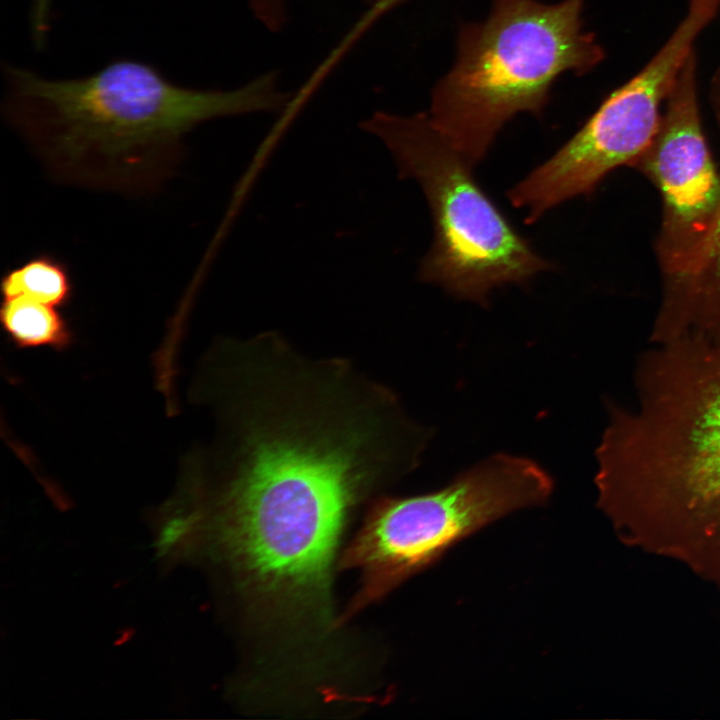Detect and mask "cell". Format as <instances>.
Masks as SVG:
<instances>
[{"instance_id":"1","label":"cell","mask_w":720,"mask_h":720,"mask_svg":"<svg viewBox=\"0 0 720 720\" xmlns=\"http://www.w3.org/2000/svg\"><path fill=\"white\" fill-rule=\"evenodd\" d=\"M232 548L264 593L321 597L355 506L400 478L378 438L338 409L304 397L247 406L221 444Z\"/></svg>"},{"instance_id":"2","label":"cell","mask_w":720,"mask_h":720,"mask_svg":"<svg viewBox=\"0 0 720 720\" xmlns=\"http://www.w3.org/2000/svg\"><path fill=\"white\" fill-rule=\"evenodd\" d=\"M609 411L596 450L598 506L624 544L720 591V343L653 344L631 406Z\"/></svg>"},{"instance_id":"3","label":"cell","mask_w":720,"mask_h":720,"mask_svg":"<svg viewBox=\"0 0 720 720\" xmlns=\"http://www.w3.org/2000/svg\"><path fill=\"white\" fill-rule=\"evenodd\" d=\"M4 76L3 114L56 180L131 195L156 191L175 173L184 138L198 125L288 102L274 73L207 90L131 59L79 78H46L11 64Z\"/></svg>"},{"instance_id":"4","label":"cell","mask_w":720,"mask_h":720,"mask_svg":"<svg viewBox=\"0 0 720 720\" xmlns=\"http://www.w3.org/2000/svg\"><path fill=\"white\" fill-rule=\"evenodd\" d=\"M585 0H492L481 22L462 25L450 70L432 90L431 125L473 165L515 115L540 116L554 82L603 58L585 31Z\"/></svg>"},{"instance_id":"5","label":"cell","mask_w":720,"mask_h":720,"mask_svg":"<svg viewBox=\"0 0 720 720\" xmlns=\"http://www.w3.org/2000/svg\"><path fill=\"white\" fill-rule=\"evenodd\" d=\"M388 148L402 177L415 179L429 204L433 242L419 277L458 299L487 304L490 291L522 284L551 263L538 255L475 180L474 165L425 112H377L362 124Z\"/></svg>"},{"instance_id":"6","label":"cell","mask_w":720,"mask_h":720,"mask_svg":"<svg viewBox=\"0 0 720 720\" xmlns=\"http://www.w3.org/2000/svg\"><path fill=\"white\" fill-rule=\"evenodd\" d=\"M552 490L551 477L534 461L494 455L438 491L379 499L345 565L363 572L367 598L380 596L483 526L545 503Z\"/></svg>"},{"instance_id":"7","label":"cell","mask_w":720,"mask_h":720,"mask_svg":"<svg viewBox=\"0 0 720 720\" xmlns=\"http://www.w3.org/2000/svg\"><path fill=\"white\" fill-rule=\"evenodd\" d=\"M720 0H691L673 35L640 73L615 90L552 157L509 192L510 202L527 210L526 222L591 192L613 169L637 160L654 140L659 110L670 95L700 31Z\"/></svg>"},{"instance_id":"8","label":"cell","mask_w":720,"mask_h":720,"mask_svg":"<svg viewBox=\"0 0 720 720\" xmlns=\"http://www.w3.org/2000/svg\"><path fill=\"white\" fill-rule=\"evenodd\" d=\"M666 114L637 159L665 205L664 252L672 273L697 279L720 215V181L699 121L691 54L668 96Z\"/></svg>"},{"instance_id":"9","label":"cell","mask_w":720,"mask_h":720,"mask_svg":"<svg viewBox=\"0 0 720 720\" xmlns=\"http://www.w3.org/2000/svg\"><path fill=\"white\" fill-rule=\"evenodd\" d=\"M0 321L10 339L20 347H66L70 327L56 306L25 297L4 299Z\"/></svg>"},{"instance_id":"10","label":"cell","mask_w":720,"mask_h":720,"mask_svg":"<svg viewBox=\"0 0 720 720\" xmlns=\"http://www.w3.org/2000/svg\"><path fill=\"white\" fill-rule=\"evenodd\" d=\"M4 299L25 297L56 307L67 305L74 286L65 263L50 254H38L8 269L1 277Z\"/></svg>"},{"instance_id":"11","label":"cell","mask_w":720,"mask_h":720,"mask_svg":"<svg viewBox=\"0 0 720 720\" xmlns=\"http://www.w3.org/2000/svg\"><path fill=\"white\" fill-rule=\"evenodd\" d=\"M248 2L254 16L265 27L272 31L281 29L285 22L284 0H248Z\"/></svg>"},{"instance_id":"12","label":"cell","mask_w":720,"mask_h":720,"mask_svg":"<svg viewBox=\"0 0 720 720\" xmlns=\"http://www.w3.org/2000/svg\"><path fill=\"white\" fill-rule=\"evenodd\" d=\"M195 522L194 516H177L167 521L162 527L157 547L160 554L168 552L177 542H179L192 528Z\"/></svg>"},{"instance_id":"13","label":"cell","mask_w":720,"mask_h":720,"mask_svg":"<svg viewBox=\"0 0 720 720\" xmlns=\"http://www.w3.org/2000/svg\"><path fill=\"white\" fill-rule=\"evenodd\" d=\"M52 0H32L31 25L34 42L41 46L48 32Z\"/></svg>"},{"instance_id":"14","label":"cell","mask_w":720,"mask_h":720,"mask_svg":"<svg viewBox=\"0 0 720 720\" xmlns=\"http://www.w3.org/2000/svg\"><path fill=\"white\" fill-rule=\"evenodd\" d=\"M404 0H374L371 2L370 8L359 18L352 27L356 35L362 34L370 28L382 15L400 4Z\"/></svg>"}]
</instances>
